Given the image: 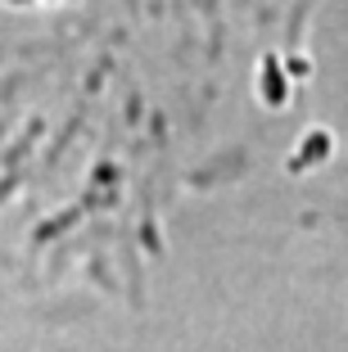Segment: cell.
<instances>
[{
    "label": "cell",
    "instance_id": "cell-1",
    "mask_svg": "<svg viewBox=\"0 0 348 352\" xmlns=\"http://www.w3.org/2000/svg\"><path fill=\"white\" fill-rule=\"evenodd\" d=\"M258 95L272 109H285L289 104V68L280 59H263V68H258Z\"/></svg>",
    "mask_w": 348,
    "mask_h": 352
},
{
    "label": "cell",
    "instance_id": "cell-2",
    "mask_svg": "<svg viewBox=\"0 0 348 352\" xmlns=\"http://www.w3.org/2000/svg\"><path fill=\"white\" fill-rule=\"evenodd\" d=\"M330 149H335V140H330L326 126H312V131H303V140H298V154H294V167L303 163H326Z\"/></svg>",
    "mask_w": 348,
    "mask_h": 352
},
{
    "label": "cell",
    "instance_id": "cell-3",
    "mask_svg": "<svg viewBox=\"0 0 348 352\" xmlns=\"http://www.w3.org/2000/svg\"><path fill=\"white\" fill-rule=\"evenodd\" d=\"M285 68H289V77H303V73H307V63H303V59H289Z\"/></svg>",
    "mask_w": 348,
    "mask_h": 352
}]
</instances>
